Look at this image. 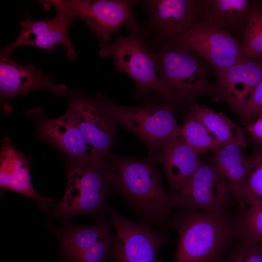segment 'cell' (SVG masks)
Instances as JSON below:
<instances>
[{
    "instance_id": "18",
    "label": "cell",
    "mask_w": 262,
    "mask_h": 262,
    "mask_svg": "<svg viewBox=\"0 0 262 262\" xmlns=\"http://www.w3.org/2000/svg\"><path fill=\"white\" fill-rule=\"evenodd\" d=\"M200 156L179 134L150 157L161 164L171 191H175L189 180L202 163Z\"/></svg>"
},
{
    "instance_id": "29",
    "label": "cell",
    "mask_w": 262,
    "mask_h": 262,
    "mask_svg": "<svg viewBox=\"0 0 262 262\" xmlns=\"http://www.w3.org/2000/svg\"><path fill=\"white\" fill-rule=\"evenodd\" d=\"M237 113L245 125L262 115V80L243 102Z\"/></svg>"
},
{
    "instance_id": "24",
    "label": "cell",
    "mask_w": 262,
    "mask_h": 262,
    "mask_svg": "<svg viewBox=\"0 0 262 262\" xmlns=\"http://www.w3.org/2000/svg\"><path fill=\"white\" fill-rule=\"evenodd\" d=\"M250 158V167L240 189L245 209L262 203V149L256 147Z\"/></svg>"
},
{
    "instance_id": "6",
    "label": "cell",
    "mask_w": 262,
    "mask_h": 262,
    "mask_svg": "<svg viewBox=\"0 0 262 262\" xmlns=\"http://www.w3.org/2000/svg\"><path fill=\"white\" fill-rule=\"evenodd\" d=\"M142 35L141 33L130 32L127 36H119L113 43H102L99 55L111 58L116 71L132 79L136 84V98L153 90L168 97L156 73V55L149 50Z\"/></svg>"
},
{
    "instance_id": "3",
    "label": "cell",
    "mask_w": 262,
    "mask_h": 262,
    "mask_svg": "<svg viewBox=\"0 0 262 262\" xmlns=\"http://www.w3.org/2000/svg\"><path fill=\"white\" fill-rule=\"evenodd\" d=\"M67 179L64 195L53 212L55 217L89 214L98 220L109 216L106 197L112 190L111 167L105 157L69 159Z\"/></svg>"
},
{
    "instance_id": "8",
    "label": "cell",
    "mask_w": 262,
    "mask_h": 262,
    "mask_svg": "<svg viewBox=\"0 0 262 262\" xmlns=\"http://www.w3.org/2000/svg\"><path fill=\"white\" fill-rule=\"evenodd\" d=\"M66 114L80 130L90 155L103 157L115 142L116 123L98 95L71 92Z\"/></svg>"
},
{
    "instance_id": "30",
    "label": "cell",
    "mask_w": 262,
    "mask_h": 262,
    "mask_svg": "<svg viewBox=\"0 0 262 262\" xmlns=\"http://www.w3.org/2000/svg\"><path fill=\"white\" fill-rule=\"evenodd\" d=\"M245 128L256 147L262 149V115L246 125Z\"/></svg>"
},
{
    "instance_id": "1",
    "label": "cell",
    "mask_w": 262,
    "mask_h": 262,
    "mask_svg": "<svg viewBox=\"0 0 262 262\" xmlns=\"http://www.w3.org/2000/svg\"><path fill=\"white\" fill-rule=\"evenodd\" d=\"M111 188L136 212L141 221L165 228L175 209L171 191L164 188L160 172L150 157L140 159L108 153Z\"/></svg>"
},
{
    "instance_id": "27",
    "label": "cell",
    "mask_w": 262,
    "mask_h": 262,
    "mask_svg": "<svg viewBox=\"0 0 262 262\" xmlns=\"http://www.w3.org/2000/svg\"><path fill=\"white\" fill-rule=\"evenodd\" d=\"M219 262H262V246L249 240L241 239L225 259Z\"/></svg>"
},
{
    "instance_id": "10",
    "label": "cell",
    "mask_w": 262,
    "mask_h": 262,
    "mask_svg": "<svg viewBox=\"0 0 262 262\" xmlns=\"http://www.w3.org/2000/svg\"><path fill=\"white\" fill-rule=\"evenodd\" d=\"M109 217L115 231L111 257L113 262H160L158 250L170 242L168 236L156 231L147 223L130 220L113 209Z\"/></svg>"
},
{
    "instance_id": "16",
    "label": "cell",
    "mask_w": 262,
    "mask_h": 262,
    "mask_svg": "<svg viewBox=\"0 0 262 262\" xmlns=\"http://www.w3.org/2000/svg\"><path fill=\"white\" fill-rule=\"evenodd\" d=\"M0 163L1 189L12 191L33 199L44 212L54 205V199L35 192L31 180L30 158L16 149L7 136L1 141Z\"/></svg>"
},
{
    "instance_id": "23",
    "label": "cell",
    "mask_w": 262,
    "mask_h": 262,
    "mask_svg": "<svg viewBox=\"0 0 262 262\" xmlns=\"http://www.w3.org/2000/svg\"><path fill=\"white\" fill-rule=\"evenodd\" d=\"M179 134L199 155L213 153L220 146L201 122L189 111L185 115Z\"/></svg>"
},
{
    "instance_id": "22",
    "label": "cell",
    "mask_w": 262,
    "mask_h": 262,
    "mask_svg": "<svg viewBox=\"0 0 262 262\" xmlns=\"http://www.w3.org/2000/svg\"><path fill=\"white\" fill-rule=\"evenodd\" d=\"M189 111L201 122L220 146H246V140L242 128L224 113L196 102L190 105Z\"/></svg>"
},
{
    "instance_id": "15",
    "label": "cell",
    "mask_w": 262,
    "mask_h": 262,
    "mask_svg": "<svg viewBox=\"0 0 262 262\" xmlns=\"http://www.w3.org/2000/svg\"><path fill=\"white\" fill-rule=\"evenodd\" d=\"M215 74L211 98L227 103L237 113L262 80V60L247 58Z\"/></svg>"
},
{
    "instance_id": "2",
    "label": "cell",
    "mask_w": 262,
    "mask_h": 262,
    "mask_svg": "<svg viewBox=\"0 0 262 262\" xmlns=\"http://www.w3.org/2000/svg\"><path fill=\"white\" fill-rule=\"evenodd\" d=\"M178 209L170 222L179 235L174 262H219L236 236L235 221L225 212Z\"/></svg>"
},
{
    "instance_id": "9",
    "label": "cell",
    "mask_w": 262,
    "mask_h": 262,
    "mask_svg": "<svg viewBox=\"0 0 262 262\" xmlns=\"http://www.w3.org/2000/svg\"><path fill=\"white\" fill-rule=\"evenodd\" d=\"M65 3L74 16L83 20L103 44H107L112 33H118L125 24L130 32L141 33L133 7L140 3L134 0H70Z\"/></svg>"
},
{
    "instance_id": "13",
    "label": "cell",
    "mask_w": 262,
    "mask_h": 262,
    "mask_svg": "<svg viewBox=\"0 0 262 262\" xmlns=\"http://www.w3.org/2000/svg\"><path fill=\"white\" fill-rule=\"evenodd\" d=\"M39 88H47L58 95H66L67 90L65 85L52 83L49 75H44L32 64L21 65L10 54L0 51V93L4 114L11 111L9 101L12 98Z\"/></svg>"
},
{
    "instance_id": "26",
    "label": "cell",
    "mask_w": 262,
    "mask_h": 262,
    "mask_svg": "<svg viewBox=\"0 0 262 262\" xmlns=\"http://www.w3.org/2000/svg\"><path fill=\"white\" fill-rule=\"evenodd\" d=\"M235 224L236 236L262 246V203L247 207Z\"/></svg>"
},
{
    "instance_id": "5",
    "label": "cell",
    "mask_w": 262,
    "mask_h": 262,
    "mask_svg": "<svg viewBox=\"0 0 262 262\" xmlns=\"http://www.w3.org/2000/svg\"><path fill=\"white\" fill-rule=\"evenodd\" d=\"M98 96L116 123L145 143L151 157L179 134L171 105L149 102L128 107L117 104L100 94Z\"/></svg>"
},
{
    "instance_id": "19",
    "label": "cell",
    "mask_w": 262,
    "mask_h": 262,
    "mask_svg": "<svg viewBox=\"0 0 262 262\" xmlns=\"http://www.w3.org/2000/svg\"><path fill=\"white\" fill-rule=\"evenodd\" d=\"M243 148L234 144L220 146L209 160L218 172L233 202L242 211L245 207L240 189L250 165V158L244 153Z\"/></svg>"
},
{
    "instance_id": "7",
    "label": "cell",
    "mask_w": 262,
    "mask_h": 262,
    "mask_svg": "<svg viewBox=\"0 0 262 262\" xmlns=\"http://www.w3.org/2000/svg\"><path fill=\"white\" fill-rule=\"evenodd\" d=\"M165 41L176 49L197 56L214 72L247 58L241 44L230 33L198 22L182 34Z\"/></svg>"
},
{
    "instance_id": "20",
    "label": "cell",
    "mask_w": 262,
    "mask_h": 262,
    "mask_svg": "<svg viewBox=\"0 0 262 262\" xmlns=\"http://www.w3.org/2000/svg\"><path fill=\"white\" fill-rule=\"evenodd\" d=\"M37 131L42 139L69 159L90 155L80 130L66 113L54 119H39Z\"/></svg>"
},
{
    "instance_id": "11",
    "label": "cell",
    "mask_w": 262,
    "mask_h": 262,
    "mask_svg": "<svg viewBox=\"0 0 262 262\" xmlns=\"http://www.w3.org/2000/svg\"><path fill=\"white\" fill-rule=\"evenodd\" d=\"M175 209L188 208L221 213L234 202L218 172L209 160L203 161L189 180L171 191Z\"/></svg>"
},
{
    "instance_id": "12",
    "label": "cell",
    "mask_w": 262,
    "mask_h": 262,
    "mask_svg": "<svg viewBox=\"0 0 262 262\" xmlns=\"http://www.w3.org/2000/svg\"><path fill=\"white\" fill-rule=\"evenodd\" d=\"M47 1L54 7L56 16L51 19L39 21L32 20L30 18L21 21V32L18 37L0 51L10 54L17 47L30 45L51 52L61 43L66 51L67 58L70 60L76 59L77 55L67 31L72 24L74 16L64 0Z\"/></svg>"
},
{
    "instance_id": "25",
    "label": "cell",
    "mask_w": 262,
    "mask_h": 262,
    "mask_svg": "<svg viewBox=\"0 0 262 262\" xmlns=\"http://www.w3.org/2000/svg\"><path fill=\"white\" fill-rule=\"evenodd\" d=\"M241 46L247 58L262 60V9L259 6H252Z\"/></svg>"
},
{
    "instance_id": "28",
    "label": "cell",
    "mask_w": 262,
    "mask_h": 262,
    "mask_svg": "<svg viewBox=\"0 0 262 262\" xmlns=\"http://www.w3.org/2000/svg\"><path fill=\"white\" fill-rule=\"evenodd\" d=\"M115 241V234L102 240L82 252L71 262H103L111 258Z\"/></svg>"
},
{
    "instance_id": "31",
    "label": "cell",
    "mask_w": 262,
    "mask_h": 262,
    "mask_svg": "<svg viewBox=\"0 0 262 262\" xmlns=\"http://www.w3.org/2000/svg\"><path fill=\"white\" fill-rule=\"evenodd\" d=\"M259 7L262 9V0L259 2Z\"/></svg>"
},
{
    "instance_id": "21",
    "label": "cell",
    "mask_w": 262,
    "mask_h": 262,
    "mask_svg": "<svg viewBox=\"0 0 262 262\" xmlns=\"http://www.w3.org/2000/svg\"><path fill=\"white\" fill-rule=\"evenodd\" d=\"M112 225L109 217L90 226L66 224L56 233L64 255L71 261L95 243L114 235Z\"/></svg>"
},
{
    "instance_id": "4",
    "label": "cell",
    "mask_w": 262,
    "mask_h": 262,
    "mask_svg": "<svg viewBox=\"0 0 262 262\" xmlns=\"http://www.w3.org/2000/svg\"><path fill=\"white\" fill-rule=\"evenodd\" d=\"M159 80L172 102H196L202 96L211 97L213 83L209 79L211 66L197 56L176 49L166 42L155 52Z\"/></svg>"
},
{
    "instance_id": "17",
    "label": "cell",
    "mask_w": 262,
    "mask_h": 262,
    "mask_svg": "<svg viewBox=\"0 0 262 262\" xmlns=\"http://www.w3.org/2000/svg\"><path fill=\"white\" fill-rule=\"evenodd\" d=\"M252 6L248 0H198L197 22L243 38Z\"/></svg>"
},
{
    "instance_id": "14",
    "label": "cell",
    "mask_w": 262,
    "mask_h": 262,
    "mask_svg": "<svg viewBox=\"0 0 262 262\" xmlns=\"http://www.w3.org/2000/svg\"><path fill=\"white\" fill-rule=\"evenodd\" d=\"M140 3L149 15L147 27L162 41L182 34L197 21L198 0H147Z\"/></svg>"
}]
</instances>
